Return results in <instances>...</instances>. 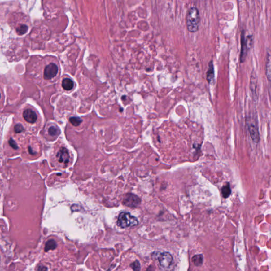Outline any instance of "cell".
I'll list each match as a JSON object with an SVG mask.
<instances>
[{
	"label": "cell",
	"instance_id": "obj_15",
	"mask_svg": "<svg viewBox=\"0 0 271 271\" xmlns=\"http://www.w3.org/2000/svg\"><path fill=\"white\" fill-rule=\"evenodd\" d=\"M57 244L55 240L53 239L49 240L46 243L45 251H49V250H54L56 248Z\"/></svg>",
	"mask_w": 271,
	"mask_h": 271
},
{
	"label": "cell",
	"instance_id": "obj_10",
	"mask_svg": "<svg viewBox=\"0 0 271 271\" xmlns=\"http://www.w3.org/2000/svg\"><path fill=\"white\" fill-rule=\"evenodd\" d=\"M23 116L26 121L30 124H33L37 120V115L35 111L31 109H27L24 111Z\"/></svg>",
	"mask_w": 271,
	"mask_h": 271
},
{
	"label": "cell",
	"instance_id": "obj_1",
	"mask_svg": "<svg viewBox=\"0 0 271 271\" xmlns=\"http://www.w3.org/2000/svg\"><path fill=\"white\" fill-rule=\"evenodd\" d=\"M152 258L158 260L160 269L162 271H172V268L174 264L172 255L168 252L160 253L155 251L151 255Z\"/></svg>",
	"mask_w": 271,
	"mask_h": 271
},
{
	"label": "cell",
	"instance_id": "obj_13",
	"mask_svg": "<svg viewBox=\"0 0 271 271\" xmlns=\"http://www.w3.org/2000/svg\"><path fill=\"white\" fill-rule=\"evenodd\" d=\"M62 87L66 91H70L73 89L74 83L70 78H64L62 81Z\"/></svg>",
	"mask_w": 271,
	"mask_h": 271
},
{
	"label": "cell",
	"instance_id": "obj_19",
	"mask_svg": "<svg viewBox=\"0 0 271 271\" xmlns=\"http://www.w3.org/2000/svg\"><path fill=\"white\" fill-rule=\"evenodd\" d=\"M69 122L74 126H78L82 122V120L77 116H73L69 119Z\"/></svg>",
	"mask_w": 271,
	"mask_h": 271
},
{
	"label": "cell",
	"instance_id": "obj_8",
	"mask_svg": "<svg viewBox=\"0 0 271 271\" xmlns=\"http://www.w3.org/2000/svg\"><path fill=\"white\" fill-rule=\"evenodd\" d=\"M57 66L54 63H51L47 65L44 70V77L46 80H49L55 77L58 73Z\"/></svg>",
	"mask_w": 271,
	"mask_h": 271
},
{
	"label": "cell",
	"instance_id": "obj_17",
	"mask_svg": "<svg viewBox=\"0 0 271 271\" xmlns=\"http://www.w3.org/2000/svg\"><path fill=\"white\" fill-rule=\"evenodd\" d=\"M48 133L52 137L58 136L60 134V130L56 126H51L48 129Z\"/></svg>",
	"mask_w": 271,
	"mask_h": 271
},
{
	"label": "cell",
	"instance_id": "obj_11",
	"mask_svg": "<svg viewBox=\"0 0 271 271\" xmlns=\"http://www.w3.org/2000/svg\"><path fill=\"white\" fill-rule=\"evenodd\" d=\"M266 76L268 81L271 82V51L268 50L266 54L265 64Z\"/></svg>",
	"mask_w": 271,
	"mask_h": 271
},
{
	"label": "cell",
	"instance_id": "obj_6",
	"mask_svg": "<svg viewBox=\"0 0 271 271\" xmlns=\"http://www.w3.org/2000/svg\"><path fill=\"white\" fill-rule=\"evenodd\" d=\"M141 203V200L136 195L133 193H127L125 195L123 200L125 206L131 208H135Z\"/></svg>",
	"mask_w": 271,
	"mask_h": 271
},
{
	"label": "cell",
	"instance_id": "obj_22",
	"mask_svg": "<svg viewBox=\"0 0 271 271\" xmlns=\"http://www.w3.org/2000/svg\"><path fill=\"white\" fill-rule=\"evenodd\" d=\"M9 145H10L11 147L13 148V149H18V145L16 144V142H15V140H13L12 139H10L9 141Z\"/></svg>",
	"mask_w": 271,
	"mask_h": 271
},
{
	"label": "cell",
	"instance_id": "obj_20",
	"mask_svg": "<svg viewBox=\"0 0 271 271\" xmlns=\"http://www.w3.org/2000/svg\"><path fill=\"white\" fill-rule=\"evenodd\" d=\"M131 268L133 269V271H140V263L138 260H136L135 262L133 263L132 264H130Z\"/></svg>",
	"mask_w": 271,
	"mask_h": 271
},
{
	"label": "cell",
	"instance_id": "obj_14",
	"mask_svg": "<svg viewBox=\"0 0 271 271\" xmlns=\"http://www.w3.org/2000/svg\"><path fill=\"white\" fill-rule=\"evenodd\" d=\"M192 262L195 264V266H200L202 265L203 262V257L202 254L195 255L192 257Z\"/></svg>",
	"mask_w": 271,
	"mask_h": 271
},
{
	"label": "cell",
	"instance_id": "obj_4",
	"mask_svg": "<svg viewBox=\"0 0 271 271\" xmlns=\"http://www.w3.org/2000/svg\"><path fill=\"white\" fill-rule=\"evenodd\" d=\"M253 44V37L251 35L245 36V31L241 33V51H240V60L241 63H244L247 55L248 50L251 47Z\"/></svg>",
	"mask_w": 271,
	"mask_h": 271
},
{
	"label": "cell",
	"instance_id": "obj_3",
	"mask_svg": "<svg viewBox=\"0 0 271 271\" xmlns=\"http://www.w3.org/2000/svg\"><path fill=\"white\" fill-rule=\"evenodd\" d=\"M138 220L130 213L127 212H122L119 215L117 220V225L122 228L133 227L138 225Z\"/></svg>",
	"mask_w": 271,
	"mask_h": 271
},
{
	"label": "cell",
	"instance_id": "obj_21",
	"mask_svg": "<svg viewBox=\"0 0 271 271\" xmlns=\"http://www.w3.org/2000/svg\"><path fill=\"white\" fill-rule=\"evenodd\" d=\"M15 133H22V131L24 130V128L22 125L21 124H17L15 127Z\"/></svg>",
	"mask_w": 271,
	"mask_h": 271
},
{
	"label": "cell",
	"instance_id": "obj_9",
	"mask_svg": "<svg viewBox=\"0 0 271 271\" xmlns=\"http://www.w3.org/2000/svg\"><path fill=\"white\" fill-rule=\"evenodd\" d=\"M57 159L60 163L68 164L69 161V154L68 149L61 148L56 155Z\"/></svg>",
	"mask_w": 271,
	"mask_h": 271
},
{
	"label": "cell",
	"instance_id": "obj_16",
	"mask_svg": "<svg viewBox=\"0 0 271 271\" xmlns=\"http://www.w3.org/2000/svg\"><path fill=\"white\" fill-rule=\"evenodd\" d=\"M231 190L230 187V185L228 183L226 186H224L221 189V193L222 196L225 198H227L231 194Z\"/></svg>",
	"mask_w": 271,
	"mask_h": 271
},
{
	"label": "cell",
	"instance_id": "obj_18",
	"mask_svg": "<svg viewBox=\"0 0 271 271\" xmlns=\"http://www.w3.org/2000/svg\"><path fill=\"white\" fill-rule=\"evenodd\" d=\"M28 27L25 24H20L16 28V31L19 35H23L28 31Z\"/></svg>",
	"mask_w": 271,
	"mask_h": 271
},
{
	"label": "cell",
	"instance_id": "obj_2",
	"mask_svg": "<svg viewBox=\"0 0 271 271\" xmlns=\"http://www.w3.org/2000/svg\"><path fill=\"white\" fill-rule=\"evenodd\" d=\"M199 12L197 7H191L187 12L186 16V27L187 30L191 33L198 31L200 24Z\"/></svg>",
	"mask_w": 271,
	"mask_h": 271
},
{
	"label": "cell",
	"instance_id": "obj_7",
	"mask_svg": "<svg viewBox=\"0 0 271 271\" xmlns=\"http://www.w3.org/2000/svg\"><path fill=\"white\" fill-rule=\"evenodd\" d=\"M258 82L256 74L255 72L253 71L251 75L250 78V89L251 91V94L253 96V100H258Z\"/></svg>",
	"mask_w": 271,
	"mask_h": 271
},
{
	"label": "cell",
	"instance_id": "obj_12",
	"mask_svg": "<svg viewBox=\"0 0 271 271\" xmlns=\"http://www.w3.org/2000/svg\"><path fill=\"white\" fill-rule=\"evenodd\" d=\"M215 78V71H214V66H213L212 61H211L209 63V68L207 73V80L209 83H211L214 80Z\"/></svg>",
	"mask_w": 271,
	"mask_h": 271
},
{
	"label": "cell",
	"instance_id": "obj_5",
	"mask_svg": "<svg viewBox=\"0 0 271 271\" xmlns=\"http://www.w3.org/2000/svg\"><path fill=\"white\" fill-rule=\"evenodd\" d=\"M246 124L247 125L248 130L250 133L253 142L255 143H258L260 142V133L258 131V127L255 122H251V116L246 119Z\"/></svg>",
	"mask_w": 271,
	"mask_h": 271
}]
</instances>
